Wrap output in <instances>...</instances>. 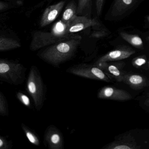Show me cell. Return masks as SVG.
Masks as SVG:
<instances>
[{
    "label": "cell",
    "instance_id": "obj_1",
    "mask_svg": "<svg viewBox=\"0 0 149 149\" xmlns=\"http://www.w3.org/2000/svg\"><path fill=\"white\" fill-rule=\"evenodd\" d=\"M81 37L74 38L49 46L37 54L38 57L46 63L60 68L61 64L73 59L75 56Z\"/></svg>",
    "mask_w": 149,
    "mask_h": 149
},
{
    "label": "cell",
    "instance_id": "obj_2",
    "mask_svg": "<svg viewBox=\"0 0 149 149\" xmlns=\"http://www.w3.org/2000/svg\"><path fill=\"white\" fill-rule=\"evenodd\" d=\"M149 148V129L130 130L116 136L103 149H142Z\"/></svg>",
    "mask_w": 149,
    "mask_h": 149
},
{
    "label": "cell",
    "instance_id": "obj_3",
    "mask_svg": "<svg viewBox=\"0 0 149 149\" xmlns=\"http://www.w3.org/2000/svg\"><path fill=\"white\" fill-rule=\"evenodd\" d=\"M26 87L27 91L33 99L35 108L40 111L47 100V87L40 70L35 65L30 68Z\"/></svg>",
    "mask_w": 149,
    "mask_h": 149
},
{
    "label": "cell",
    "instance_id": "obj_4",
    "mask_svg": "<svg viewBox=\"0 0 149 149\" xmlns=\"http://www.w3.org/2000/svg\"><path fill=\"white\" fill-rule=\"evenodd\" d=\"M27 68L19 62L0 60V81L12 85H21L26 79Z\"/></svg>",
    "mask_w": 149,
    "mask_h": 149
},
{
    "label": "cell",
    "instance_id": "obj_5",
    "mask_svg": "<svg viewBox=\"0 0 149 149\" xmlns=\"http://www.w3.org/2000/svg\"><path fill=\"white\" fill-rule=\"evenodd\" d=\"M77 36V35L73 34L60 35L52 31L50 33L36 31L33 35V39L30 43V49L32 51H36L44 47L70 40Z\"/></svg>",
    "mask_w": 149,
    "mask_h": 149
},
{
    "label": "cell",
    "instance_id": "obj_6",
    "mask_svg": "<svg viewBox=\"0 0 149 149\" xmlns=\"http://www.w3.org/2000/svg\"><path fill=\"white\" fill-rule=\"evenodd\" d=\"M66 72L88 79L98 80L106 82L111 81V79L104 71L94 64L82 63L76 64L68 68Z\"/></svg>",
    "mask_w": 149,
    "mask_h": 149
},
{
    "label": "cell",
    "instance_id": "obj_7",
    "mask_svg": "<svg viewBox=\"0 0 149 149\" xmlns=\"http://www.w3.org/2000/svg\"><path fill=\"white\" fill-rule=\"evenodd\" d=\"M43 144L50 149H63L64 139L61 131L54 125H49L43 136Z\"/></svg>",
    "mask_w": 149,
    "mask_h": 149
},
{
    "label": "cell",
    "instance_id": "obj_8",
    "mask_svg": "<svg viewBox=\"0 0 149 149\" xmlns=\"http://www.w3.org/2000/svg\"><path fill=\"white\" fill-rule=\"evenodd\" d=\"M95 66L104 71L111 79H115L118 82H123L124 75L123 70L125 63L123 61L109 62H95Z\"/></svg>",
    "mask_w": 149,
    "mask_h": 149
},
{
    "label": "cell",
    "instance_id": "obj_9",
    "mask_svg": "<svg viewBox=\"0 0 149 149\" xmlns=\"http://www.w3.org/2000/svg\"><path fill=\"white\" fill-rule=\"evenodd\" d=\"M97 97L99 99L117 101H129L132 98L131 95L125 91L110 86L102 88L98 91Z\"/></svg>",
    "mask_w": 149,
    "mask_h": 149
},
{
    "label": "cell",
    "instance_id": "obj_10",
    "mask_svg": "<svg viewBox=\"0 0 149 149\" xmlns=\"http://www.w3.org/2000/svg\"><path fill=\"white\" fill-rule=\"evenodd\" d=\"M135 50L130 47L121 46L101 56L96 62H109L121 61L129 58L135 54Z\"/></svg>",
    "mask_w": 149,
    "mask_h": 149
},
{
    "label": "cell",
    "instance_id": "obj_11",
    "mask_svg": "<svg viewBox=\"0 0 149 149\" xmlns=\"http://www.w3.org/2000/svg\"><path fill=\"white\" fill-rule=\"evenodd\" d=\"M98 25L99 22L95 19H90L83 15H77L69 25L66 26V33L73 34Z\"/></svg>",
    "mask_w": 149,
    "mask_h": 149
},
{
    "label": "cell",
    "instance_id": "obj_12",
    "mask_svg": "<svg viewBox=\"0 0 149 149\" xmlns=\"http://www.w3.org/2000/svg\"><path fill=\"white\" fill-rule=\"evenodd\" d=\"M65 4V1H62L46 8L41 19V27L46 26L53 22L59 16Z\"/></svg>",
    "mask_w": 149,
    "mask_h": 149
},
{
    "label": "cell",
    "instance_id": "obj_13",
    "mask_svg": "<svg viewBox=\"0 0 149 149\" xmlns=\"http://www.w3.org/2000/svg\"><path fill=\"white\" fill-rule=\"evenodd\" d=\"M122 82L129 85L131 88L136 90L143 89L149 84L148 79L144 76L125 72Z\"/></svg>",
    "mask_w": 149,
    "mask_h": 149
},
{
    "label": "cell",
    "instance_id": "obj_14",
    "mask_svg": "<svg viewBox=\"0 0 149 149\" xmlns=\"http://www.w3.org/2000/svg\"><path fill=\"white\" fill-rule=\"evenodd\" d=\"M139 0H114L111 14L113 16H119L130 10Z\"/></svg>",
    "mask_w": 149,
    "mask_h": 149
},
{
    "label": "cell",
    "instance_id": "obj_15",
    "mask_svg": "<svg viewBox=\"0 0 149 149\" xmlns=\"http://www.w3.org/2000/svg\"><path fill=\"white\" fill-rule=\"evenodd\" d=\"M77 15V6L74 1H70L64 10L61 22L65 26H68Z\"/></svg>",
    "mask_w": 149,
    "mask_h": 149
},
{
    "label": "cell",
    "instance_id": "obj_16",
    "mask_svg": "<svg viewBox=\"0 0 149 149\" xmlns=\"http://www.w3.org/2000/svg\"><path fill=\"white\" fill-rule=\"evenodd\" d=\"M21 47V45L20 43L13 39L2 36L0 38L1 52H5L16 49Z\"/></svg>",
    "mask_w": 149,
    "mask_h": 149
},
{
    "label": "cell",
    "instance_id": "obj_17",
    "mask_svg": "<svg viewBox=\"0 0 149 149\" xmlns=\"http://www.w3.org/2000/svg\"><path fill=\"white\" fill-rule=\"evenodd\" d=\"M121 37L125 41L135 47L139 49L143 48V43L142 39L137 35L130 34L125 32L120 33Z\"/></svg>",
    "mask_w": 149,
    "mask_h": 149
},
{
    "label": "cell",
    "instance_id": "obj_18",
    "mask_svg": "<svg viewBox=\"0 0 149 149\" xmlns=\"http://www.w3.org/2000/svg\"><path fill=\"white\" fill-rule=\"evenodd\" d=\"M21 127L29 142L36 146H39L40 142V138L37 133L33 130L23 123H21Z\"/></svg>",
    "mask_w": 149,
    "mask_h": 149
},
{
    "label": "cell",
    "instance_id": "obj_19",
    "mask_svg": "<svg viewBox=\"0 0 149 149\" xmlns=\"http://www.w3.org/2000/svg\"><path fill=\"white\" fill-rule=\"evenodd\" d=\"M9 106L8 102L3 93L0 91V115L7 116L9 115Z\"/></svg>",
    "mask_w": 149,
    "mask_h": 149
},
{
    "label": "cell",
    "instance_id": "obj_20",
    "mask_svg": "<svg viewBox=\"0 0 149 149\" xmlns=\"http://www.w3.org/2000/svg\"><path fill=\"white\" fill-rule=\"evenodd\" d=\"M92 0H78L77 4V15H83L84 13L90 8Z\"/></svg>",
    "mask_w": 149,
    "mask_h": 149
},
{
    "label": "cell",
    "instance_id": "obj_21",
    "mask_svg": "<svg viewBox=\"0 0 149 149\" xmlns=\"http://www.w3.org/2000/svg\"><path fill=\"white\" fill-rule=\"evenodd\" d=\"M16 97L18 100L26 107L29 109L32 108L30 98L22 91H19L16 93Z\"/></svg>",
    "mask_w": 149,
    "mask_h": 149
},
{
    "label": "cell",
    "instance_id": "obj_22",
    "mask_svg": "<svg viewBox=\"0 0 149 149\" xmlns=\"http://www.w3.org/2000/svg\"><path fill=\"white\" fill-rule=\"evenodd\" d=\"M147 62V59L145 56H140L134 58L132 61V64L135 68H140L143 65H144Z\"/></svg>",
    "mask_w": 149,
    "mask_h": 149
},
{
    "label": "cell",
    "instance_id": "obj_23",
    "mask_svg": "<svg viewBox=\"0 0 149 149\" xmlns=\"http://www.w3.org/2000/svg\"><path fill=\"white\" fill-rule=\"evenodd\" d=\"M13 146V142L8 140L6 137L1 136H0V149H11Z\"/></svg>",
    "mask_w": 149,
    "mask_h": 149
},
{
    "label": "cell",
    "instance_id": "obj_24",
    "mask_svg": "<svg viewBox=\"0 0 149 149\" xmlns=\"http://www.w3.org/2000/svg\"><path fill=\"white\" fill-rule=\"evenodd\" d=\"M104 0H96V9L98 16L101 15Z\"/></svg>",
    "mask_w": 149,
    "mask_h": 149
},
{
    "label": "cell",
    "instance_id": "obj_25",
    "mask_svg": "<svg viewBox=\"0 0 149 149\" xmlns=\"http://www.w3.org/2000/svg\"><path fill=\"white\" fill-rule=\"evenodd\" d=\"M107 33L104 31H96L92 33V36L95 38H101L107 35Z\"/></svg>",
    "mask_w": 149,
    "mask_h": 149
},
{
    "label": "cell",
    "instance_id": "obj_26",
    "mask_svg": "<svg viewBox=\"0 0 149 149\" xmlns=\"http://www.w3.org/2000/svg\"><path fill=\"white\" fill-rule=\"evenodd\" d=\"M144 105L149 109V95L145 99Z\"/></svg>",
    "mask_w": 149,
    "mask_h": 149
},
{
    "label": "cell",
    "instance_id": "obj_27",
    "mask_svg": "<svg viewBox=\"0 0 149 149\" xmlns=\"http://www.w3.org/2000/svg\"><path fill=\"white\" fill-rule=\"evenodd\" d=\"M148 69H149V61H148Z\"/></svg>",
    "mask_w": 149,
    "mask_h": 149
},
{
    "label": "cell",
    "instance_id": "obj_28",
    "mask_svg": "<svg viewBox=\"0 0 149 149\" xmlns=\"http://www.w3.org/2000/svg\"><path fill=\"white\" fill-rule=\"evenodd\" d=\"M147 19H148V22H149V16H148V18H147Z\"/></svg>",
    "mask_w": 149,
    "mask_h": 149
},
{
    "label": "cell",
    "instance_id": "obj_29",
    "mask_svg": "<svg viewBox=\"0 0 149 149\" xmlns=\"http://www.w3.org/2000/svg\"><path fill=\"white\" fill-rule=\"evenodd\" d=\"M148 39H149V37H148Z\"/></svg>",
    "mask_w": 149,
    "mask_h": 149
}]
</instances>
